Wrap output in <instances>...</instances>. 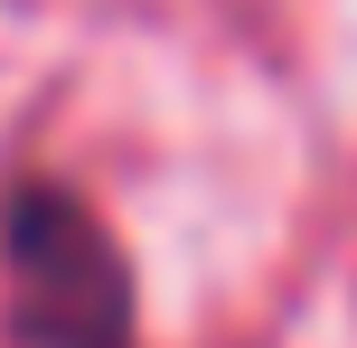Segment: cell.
Segmentation results:
<instances>
[{"mask_svg": "<svg viewBox=\"0 0 357 348\" xmlns=\"http://www.w3.org/2000/svg\"><path fill=\"white\" fill-rule=\"evenodd\" d=\"M0 330L10 348H142L123 245L56 179L0 198Z\"/></svg>", "mask_w": 357, "mask_h": 348, "instance_id": "6da1fadb", "label": "cell"}]
</instances>
